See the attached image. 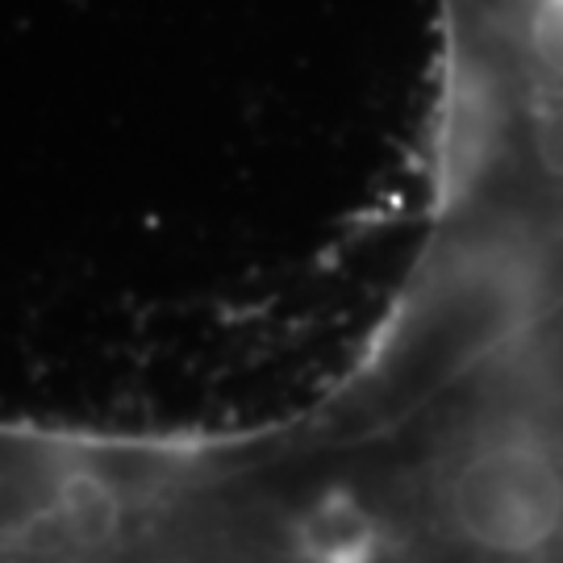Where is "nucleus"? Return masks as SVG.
<instances>
[{"instance_id":"f257e3e1","label":"nucleus","mask_w":563,"mask_h":563,"mask_svg":"<svg viewBox=\"0 0 563 563\" xmlns=\"http://www.w3.org/2000/svg\"><path fill=\"white\" fill-rule=\"evenodd\" d=\"M401 505L446 560L563 563L560 413L526 393L476 401L426 443Z\"/></svg>"}]
</instances>
